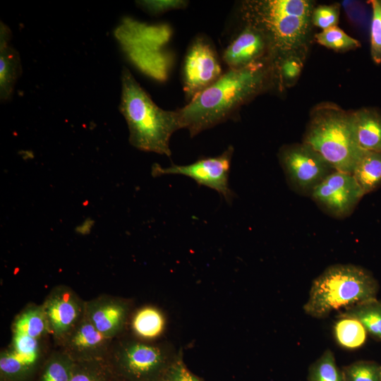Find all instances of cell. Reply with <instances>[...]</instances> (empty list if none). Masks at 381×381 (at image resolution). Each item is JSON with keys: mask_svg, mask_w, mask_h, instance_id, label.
<instances>
[{"mask_svg": "<svg viewBox=\"0 0 381 381\" xmlns=\"http://www.w3.org/2000/svg\"><path fill=\"white\" fill-rule=\"evenodd\" d=\"M267 61L243 68L229 69L222 74L215 83L178 110L183 128L188 129L193 137L229 119L242 104L264 88L271 69Z\"/></svg>", "mask_w": 381, "mask_h": 381, "instance_id": "cell-1", "label": "cell"}, {"mask_svg": "<svg viewBox=\"0 0 381 381\" xmlns=\"http://www.w3.org/2000/svg\"><path fill=\"white\" fill-rule=\"evenodd\" d=\"M313 3L308 0H250L241 4L246 25L265 37L272 59L298 55L307 42L312 24Z\"/></svg>", "mask_w": 381, "mask_h": 381, "instance_id": "cell-2", "label": "cell"}, {"mask_svg": "<svg viewBox=\"0 0 381 381\" xmlns=\"http://www.w3.org/2000/svg\"><path fill=\"white\" fill-rule=\"evenodd\" d=\"M119 111L127 123L129 142L133 147L171 156L170 138L183 128L179 111L159 107L126 67L121 71Z\"/></svg>", "mask_w": 381, "mask_h": 381, "instance_id": "cell-3", "label": "cell"}, {"mask_svg": "<svg viewBox=\"0 0 381 381\" xmlns=\"http://www.w3.org/2000/svg\"><path fill=\"white\" fill-rule=\"evenodd\" d=\"M379 289L373 274L361 266L330 265L313 281L303 310L310 317L324 319L333 310L376 298Z\"/></svg>", "mask_w": 381, "mask_h": 381, "instance_id": "cell-4", "label": "cell"}, {"mask_svg": "<svg viewBox=\"0 0 381 381\" xmlns=\"http://www.w3.org/2000/svg\"><path fill=\"white\" fill-rule=\"evenodd\" d=\"M303 143L336 171L349 174L365 151L354 139L350 114L329 104L318 106L313 111Z\"/></svg>", "mask_w": 381, "mask_h": 381, "instance_id": "cell-5", "label": "cell"}, {"mask_svg": "<svg viewBox=\"0 0 381 381\" xmlns=\"http://www.w3.org/2000/svg\"><path fill=\"white\" fill-rule=\"evenodd\" d=\"M176 356L166 346L130 340L118 347L114 356L119 370L129 381H158Z\"/></svg>", "mask_w": 381, "mask_h": 381, "instance_id": "cell-6", "label": "cell"}, {"mask_svg": "<svg viewBox=\"0 0 381 381\" xmlns=\"http://www.w3.org/2000/svg\"><path fill=\"white\" fill-rule=\"evenodd\" d=\"M278 157L289 185L303 195H310L323 179L336 171L320 154L303 143L282 147Z\"/></svg>", "mask_w": 381, "mask_h": 381, "instance_id": "cell-7", "label": "cell"}, {"mask_svg": "<svg viewBox=\"0 0 381 381\" xmlns=\"http://www.w3.org/2000/svg\"><path fill=\"white\" fill-rule=\"evenodd\" d=\"M234 148L229 146L221 155L213 157H200L187 165L172 164L162 167L158 164L152 167L153 176L168 174L183 175L194 180L199 186L216 190L227 202H231L234 193L229 187V177Z\"/></svg>", "mask_w": 381, "mask_h": 381, "instance_id": "cell-8", "label": "cell"}, {"mask_svg": "<svg viewBox=\"0 0 381 381\" xmlns=\"http://www.w3.org/2000/svg\"><path fill=\"white\" fill-rule=\"evenodd\" d=\"M365 195L352 174L334 171L317 186L310 195L332 217L349 215Z\"/></svg>", "mask_w": 381, "mask_h": 381, "instance_id": "cell-9", "label": "cell"}, {"mask_svg": "<svg viewBox=\"0 0 381 381\" xmlns=\"http://www.w3.org/2000/svg\"><path fill=\"white\" fill-rule=\"evenodd\" d=\"M222 75L217 55L202 37L193 42L185 57L183 90L188 101L215 83Z\"/></svg>", "mask_w": 381, "mask_h": 381, "instance_id": "cell-10", "label": "cell"}, {"mask_svg": "<svg viewBox=\"0 0 381 381\" xmlns=\"http://www.w3.org/2000/svg\"><path fill=\"white\" fill-rule=\"evenodd\" d=\"M42 306L49 332L59 340L68 334L85 312V303L66 286L54 288Z\"/></svg>", "mask_w": 381, "mask_h": 381, "instance_id": "cell-11", "label": "cell"}, {"mask_svg": "<svg viewBox=\"0 0 381 381\" xmlns=\"http://www.w3.org/2000/svg\"><path fill=\"white\" fill-rule=\"evenodd\" d=\"M268 41L256 28L246 25L226 48L223 59L229 69L243 68L272 59Z\"/></svg>", "mask_w": 381, "mask_h": 381, "instance_id": "cell-12", "label": "cell"}, {"mask_svg": "<svg viewBox=\"0 0 381 381\" xmlns=\"http://www.w3.org/2000/svg\"><path fill=\"white\" fill-rule=\"evenodd\" d=\"M65 353L74 361L100 360L106 353L110 339L100 333L85 313L62 339Z\"/></svg>", "mask_w": 381, "mask_h": 381, "instance_id": "cell-13", "label": "cell"}, {"mask_svg": "<svg viewBox=\"0 0 381 381\" xmlns=\"http://www.w3.org/2000/svg\"><path fill=\"white\" fill-rule=\"evenodd\" d=\"M128 312V303L118 298L103 297L85 303V313L92 324L109 339L122 330Z\"/></svg>", "mask_w": 381, "mask_h": 381, "instance_id": "cell-14", "label": "cell"}, {"mask_svg": "<svg viewBox=\"0 0 381 381\" xmlns=\"http://www.w3.org/2000/svg\"><path fill=\"white\" fill-rule=\"evenodd\" d=\"M10 28L0 22V99L4 102L13 94L16 83L21 74L19 53L11 44Z\"/></svg>", "mask_w": 381, "mask_h": 381, "instance_id": "cell-15", "label": "cell"}, {"mask_svg": "<svg viewBox=\"0 0 381 381\" xmlns=\"http://www.w3.org/2000/svg\"><path fill=\"white\" fill-rule=\"evenodd\" d=\"M353 135L363 150L381 152V114L370 108L350 114Z\"/></svg>", "mask_w": 381, "mask_h": 381, "instance_id": "cell-16", "label": "cell"}, {"mask_svg": "<svg viewBox=\"0 0 381 381\" xmlns=\"http://www.w3.org/2000/svg\"><path fill=\"white\" fill-rule=\"evenodd\" d=\"M352 174L365 195L378 188L381 186V152L365 150Z\"/></svg>", "mask_w": 381, "mask_h": 381, "instance_id": "cell-17", "label": "cell"}, {"mask_svg": "<svg viewBox=\"0 0 381 381\" xmlns=\"http://www.w3.org/2000/svg\"><path fill=\"white\" fill-rule=\"evenodd\" d=\"M344 309L340 315L356 319L369 335L381 342V301L370 299Z\"/></svg>", "mask_w": 381, "mask_h": 381, "instance_id": "cell-18", "label": "cell"}, {"mask_svg": "<svg viewBox=\"0 0 381 381\" xmlns=\"http://www.w3.org/2000/svg\"><path fill=\"white\" fill-rule=\"evenodd\" d=\"M367 334L362 324L351 317L339 315L333 326V335L337 344L346 350L361 348L367 339Z\"/></svg>", "mask_w": 381, "mask_h": 381, "instance_id": "cell-19", "label": "cell"}, {"mask_svg": "<svg viewBox=\"0 0 381 381\" xmlns=\"http://www.w3.org/2000/svg\"><path fill=\"white\" fill-rule=\"evenodd\" d=\"M165 327V318L162 311L153 306L139 309L132 319L134 333L144 339L159 337Z\"/></svg>", "mask_w": 381, "mask_h": 381, "instance_id": "cell-20", "label": "cell"}, {"mask_svg": "<svg viewBox=\"0 0 381 381\" xmlns=\"http://www.w3.org/2000/svg\"><path fill=\"white\" fill-rule=\"evenodd\" d=\"M13 332L37 339L49 332L42 306L32 305L23 310L13 322Z\"/></svg>", "mask_w": 381, "mask_h": 381, "instance_id": "cell-21", "label": "cell"}, {"mask_svg": "<svg viewBox=\"0 0 381 381\" xmlns=\"http://www.w3.org/2000/svg\"><path fill=\"white\" fill-rule=\"evenodd\" d=\"M308 381H344L333 352L327 349L308 368Z\"/></svg>", "mask_w": 381, "mask_h": 381, "instance_id": "cell-22", "label": "cell"}, {"mask_svg": "<svg viewBox=\"0 0 381 381\" xmlns=\"http://www.w3.org/2000/svg\"><path fill=\"white\" fill-rule=\"evenodd\" d=\"M74 363L66 353L54 355L46 363L40 381H70Z\"/></svg>", "mask_w": 381, "mask_h": 381, "instance_id": "cell-23", "label": "cell"}, {"mask_svg": "<svg viewBox=\"0 0 381 381\" xmlns=\"http://www.w3.org/2000/svg\"><path fill=\"white\" fill-rule=\"evenodd\" d=\"M315 38L320 44L336 51H346L360 47L359 41L337 26L323 30L315 35Z\"/></svg>", "mask_w": 381, "mask_h": 381, "instance_id": "cell-24", "label": "cell"}, {"mask_svg": "<svg viewBox=\"0 0 381 381\" xmlns=\"http://www.w3.org/2000/svg\"><path fill=\"white\" fill-rule=\"evenodd\" d=\"M341 371L344 381H381V365L373 361H358Z\"/></svg>", "mask_w": 381, "mask_h": 381, "instance_id": "cell-25", "label": "cell"}, {"mask_svg": "<svg viewBox=\"0 0 381 381\" xmlns=\"http://www.w3.org/2000/svg\"><path fill=\"white\" fill-rule=\"evenodd\" d=\"M11 349L23 362L31 368L38 360L40 349L37 339L13 333Z\"/></svg>", "mask_w": 381, "mask_h": 381, "instance_id": "cell-26", "label": "cell"}, {"mask_svg": "<svg viewBox=\"0 0 381 381\" xmlns=\"http://www.w3.org/2000/svg\"><path fill=\"white\" fill-rule=\"evenodd\" d=\"M31 367L23 362L12 349L1 353L0 370L3 377L11 380H18L24 377Z\"/></svg>", "mask_w": 381, "mask_h": 381, "instance_id": "cell-27", "label": "cell"}, {"mask_svg": "<svg viewBox=\"0 0 381 381\" xmlns=\"http://www.w3.org/2000/svg\"><path fill=\"white\" fill-rule=\"evenodd\" d=\"M370 22V54L375 64H381V0H373Z\"/></svg>", "mask_w": 381, "mask_h": 381, "instance_id": "cell-28", "label": "cell"}, {"mask_svg": "<svg viewBox=\"0 0 381 381\" xmlns=\"http://www.w3.org/2000/svg\"><path fill=\"white\" fill-rule=\"evenodd\" d=\"M99 361H75L70 381H107Z\"/></svg>", "mask_w": 381, "mask_h": 381, "instance_id": "cell-29", "label": "cell"}, {"mask_svg": "<svg viewBox=\"0 0 381 381\" xmlns=\"http://www.w3.org/2000/svg\"><path fill=\"white\" fill-rule=\"evenodd\" d=\"M158 381H202L192 373L183 361L181 353H178Z\"/></svg>", "mask_w": 381, "mask_h": 381, "instance_id": "cell-30", "label": "cell"}, {"mask_svg": "<svg viewBox=\"0 0 381 381\" xmlns=\"http://www.w3.org/2000/svg\"><path fill=\"white\" fill-rule=\"evenodd\" d=\"M339 6L322 5L315 8L312 13V23L323 30L337 26L339 22Z\"/></svg>", "mask_w": 381, "mask_h": 381, "instance_id": "cell-31", "label": "cell"}, {"mask_svg": "<svg viewBox=\"0 0 381 381\" xmlns=\"http://www.w3.org/2000/svg\"><path fill=\"white\" fill-rule=\"evenodd\" d=\"M138 5L146 12L157 15L164 12L183 8L186 6L188 2L180 0H165V1H139Z\"/></svg>", "mask_w": 381, "mask_h": 381, "instance_id": "cell-32", "label": "cell"}, {"mask_svg": "<svg viewBox=\"0 0 381 381\" xmlns=\"http://www.w3.org/2000/svg\"><path fill=\"white\" fill-rule=\"evenodd\" d=\"M277 59H280L278 65L283 79L286 81H291L298 77L303 67L302 60L298 55H290L272 60Z\"/></svg>", "mask_w": 381, "mask_h": 381, "instance_id": "cell-33", "label": "cell"}, {"mask_svg": "<svg viewBox=\"0 0 381 381\" xmlns=\"http://www.w3.org/2000/svg\"><path fill=\"white\" fill-rule=\"evenodd\" d=\"M344 11L349 19L356 25H363L366 20V11L363 4L356 1H344Z\"/></svg>", "mask_w": 381, "mask_h": 381, "instance_id": "cell-34", "label": "cell"}, {"mask_svg": "<svg viewBox=\"0 0 381 381\" xmlns=\"http://www.w3.org/2000/svg\"><path fill=\"white\" fill-rule=\"evenodd\" d=\"M1 381H4V380H1Z\"/></svg>", "mask_w": 381, "mask_h": 381, "instance_id": "cell-35", "label": "cell"}, {"mask_svg": "<svg viewBox=\"0 0 381 381\" xmlns=\"http://www.w3.org/2000/svg\"></svg>", "mask_w": 381, "mask_h": 381, "instance_id": "cell-36", "label": "cell"}]
</instances>
